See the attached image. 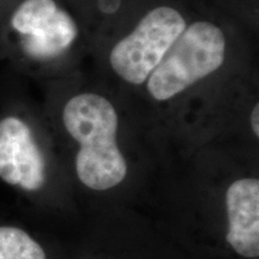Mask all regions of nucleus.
<instances>
[{"mask_svg": "<svg viewBox=\"0 0 259 259\" xmlns=\"http://www.w3.org/2000/svg\"><path fill=\"white\" fill-rule=\"evenodd\" d=\"M228 232L226 240L245 258L259 255V180L244 178L226 192Z\"/></svg>", "mask_w": 259, "mask_h": 259, "instance_id": "nucleus-6", "label": "nucleus"}, {"mask_svg": "<svg viewBox=\"0 0 259 259\" xmlns=\"http://www.w3.org/2000/svg\"><path fill=\"white\" fill-rule=\"evenodd\" d=\"M0 259H46L44 248L16 227H0Z\"/></svg>", "mask_w": 259, "mask_h": 259, "instance_id": "nucleus-7", "label": "nucleus"}, {"mask_svg": "<svg viewBox=\"0 0 259 259\" xmlns=\"http://www.w3.org/2000/svg\"><path fill=\"white\" fill-rule=\"evenodd\" d=\"M251 125L254 135L259 136V105H255L251 114Z\"/></svg>", "mask_w": 259, "mask_h": 259, "instance_id": "nucleus-8", "label": "nucleus"}, {"mask_svg": "<svg viewBox=\"0 0 259 259\" xmlns=\"http://www.w3.org/2000/svg\"><path fill=\"white\" fill-rule=\"evenodd\" d=\"M226 57L222 30L209 22H197L180 34L149 76L148 92L166 101L220 69Z\"/></svg>", "mask_w": 259, "mask_h": 259, "instance_id": "nucleus-2", "label": "nucleus"}, {"mask_svg": "<svg viewBox=\"0 0 259 259\" xmlns=\"http://www.w3.org/2000/svg\"><path fill=\"white\" fill-rule=\"evenodd\" d=\"M0 179L27 191L46 181V162L23 120L8 116L0 121Z\"/></svg>", "mask_w": 259, "mask_h": 259, "instance_id": "nucleus-5", "label": "nucleus"}, {"mask_svg": "<svg viewBox=\"0 0 259 259\" xmlns=\"http://www.w3.org/2000/svg\"><path fill=\"white\" fill-rule=\"evenodd\" d=\"M185 28V19L177 10L154 9L113 48L109 57L113 70L126 82L144 83Z\"/></svg>", "mask_w": 259, "mask_h": 259, "instance_id": "nucleus-3", "label": "nucleus"}, {"mask_svg": "<svg viewBox=\"0 0 259 259\" xmlns=\"http://www.w3.org/2000/svg\"><path fill=\"white\" fill-rule=\"evenodd\" d=\"M63 120L79 144L76 171L80 183L95 191L120 185L127 163L116 143L119 118L112 103L96 94H80L66 103Z\"/></svg>", "mask_w": 259, "mask_h": 259, "instance_id": "nucleus-1", "label": "nucleus"}, {"mask_svg": "<svg viewBox=\"0 0 259 259\" xmlns=\"http://www.w3.org/2000/svg\"><path fill=\"white\" fill-rule=\"evenodd\" d=\"M22 36V47L35 60H50L63 53L77 36L72 17L53 0H25L11 19Z\"/></svg>", "mask_w": 259, "mask_h": 259, "instance_id": "nucleus-4", "label": "nucleus"}]
</instances>
